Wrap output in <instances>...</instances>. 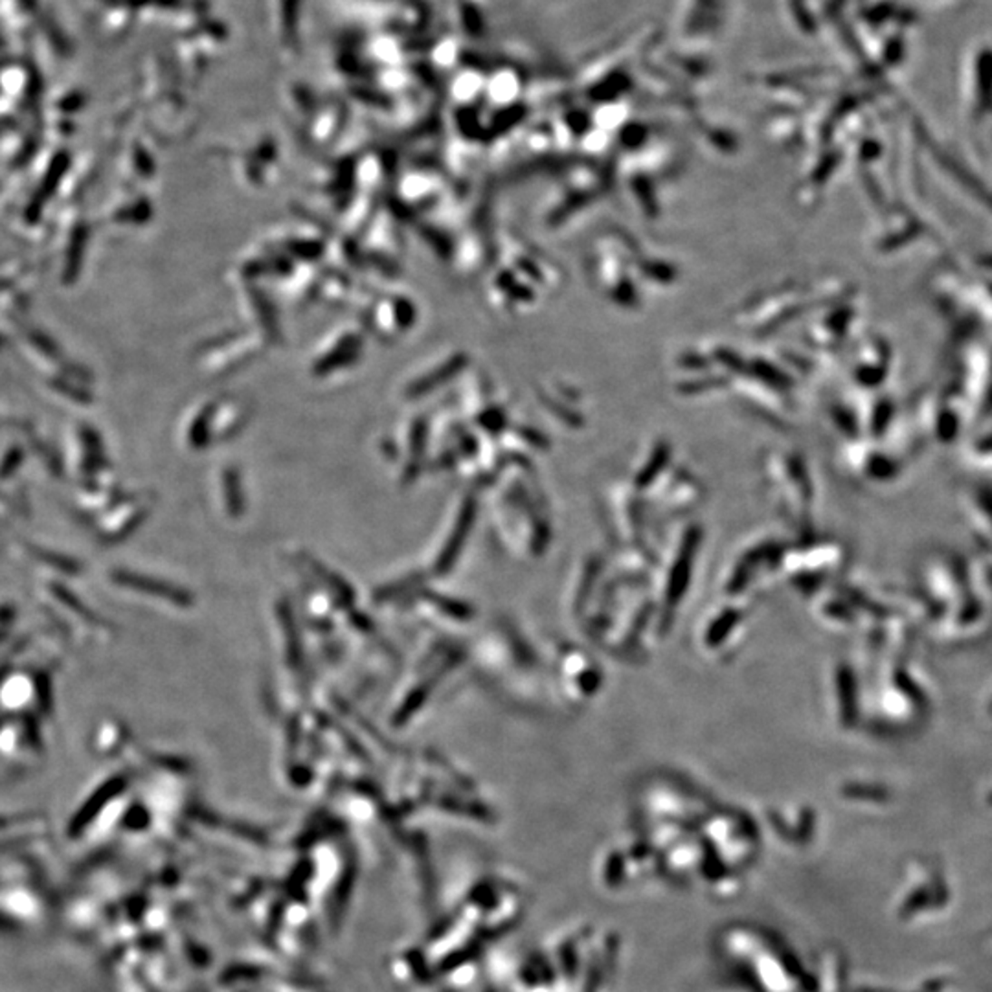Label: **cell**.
Wrapping results in <instances>:
<instances>
[{"mask_svg": "<svg viewBox=\"0 0 992 992\" xmlns=\"http://www.w3.org/2000/svg\"><path fill=\"white\" fill-rule=\"evenodd\" d=\"M977 616H979V605H977L976 601H970V603H967V605L963 607L961 616H959V621H961V623H970V621H974Z\"/></svg>", "mask_w": 992, "mask_h": 992, "instance_id": "obj_7", "label": "cell"}, {"mask_svg": "<svg viewBox=\"0 0 992 992\" xmlns=\"http://www.w3.org/2000/svg\"><path fill=\"white\" fill-rule=\"evenodd\" d=\"M783 549L785 548L773 539L750 542L739 549L721 578L723 596L750 599L755 587L764 585V579L777 574Z\"/></svg>", "mask_w": 992, "mask_h": 992, "instance_id": "obj_2", "label": "cell"}, {"mask_svg": "<svg viewBox=\"0 0 992 992\" xmlns=\"http://www.w3.org/2000/svg\"><path fill=\"white\" fill-rule=\"evenodd\" d=\"M700 542V531L696 526L682 528L666 549L656 555L655 570L651 576V590L658 608L660 634L667 627L669 618L684 598L689 572L693 570L695 553Z\"/></svg>", "mask_w": 992, "mask_h": 992, "instance_id": "obj_1", "label": "cell"}, {"mask_svg": "<svg viewBox=\"0 0 992 992\" xmlns=\"http://www.w3.org/2000/svg\"><path fill=\"white\" fill-rule=\"evenodd\" d=\"M838 551L829 542H811L794 549L785 548L779 559L777 574L793 587L820 590L836 564H840Z\"/></svg>", "mask_w": 992, "mask_h": 992, "instance_id": "obj_4", "label": "cell"}, {"mask_svg": "<svg viewBox=\"0 0 992 992\" xmlns=\"http://www.w3.org/2000/svg\"><path fill=\"white\" fill-rule=\"evenodd\" d=\"M988 712L992 714V702H990V705H988Z\"/></svg>", "mask_w": 992, "mask_h": 992, "instance_id": "obj_8", "label": "cell"}, {"mask_svg": "<svg viewBox=\"0 0 992 992\" xmlns=\"http://www.w3.org/2000/svg\"><path fill=\"white\" fill-rule=\"evenodd\" d=\"M836 715L843 728L855 726L859 721V689L853 669L849 666H838L832 676Z\"/></svg>", "mask_w": 992, "mask_h": 992, "instance_id": "obj_5", "label": "cell"}, {"mask_svg": "<svg viewBox=\"0 0 992 992\" xmlns=\"http://www.w3.org/2000/svg\"><path fill=\"white\" fill-rule=\"evenodd\" d=\"M893 686L895 689L904 695L915 707H929V698L927 695L923 693V689H920L915 680L904 671V669H897L893 673Z\"/></svg>", "mask_w": 992, "mask_h": 992, "instance_id": "obj_6", "label": "cell"}, {"mask_svg": "<svg viewBox=\"0 0 992 992\" xmlns=\"http://www.w3.org/2000/svg\"><path fill=\"white\" fill-rule=\"evenodd\" d=\"M748 616V599L743 598H726L723 603L704 612L696 628V640L702 653L707 656H723L726 651L734 649L744 634Z\"/></svg>", "mask_w": 992, "mask_h": 992, "instance_id": "obj_3", "label": "cell"}, {"mask_svg": "<svg viewBox=\"0 0 992 992\" xmlns=\"http://www.w3.org/2000/svg\"><path fill=\"white\" fill-rule=\"evenodd\" d=\"M988 802H990V805H992V794H990V796H988Z\"/></svg>", "mask_w": 992, "mask_h": 992, "instance_id": "obj_9", "label": "cell"}]
</instances>
